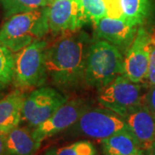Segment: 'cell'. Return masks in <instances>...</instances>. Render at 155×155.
<instances>
[{
  "instance_id": "12",
  "label": "cell",
  "mask_w": 155,
  "mask_h": 155,
  "mask_svg": "<svg viewBox=\"0 0 155 155\" xmlns=\"http://www.w3.org/2000/svg\"><path fill=\"white\" fill-rule=\"evenodd\" d=\"M129 131L146 151L155 142V115L145 104L136 106L123 116Z\"/></svg>"
},
{
  "instance_id": "10",
  "label": "cell",
  "mask_w": 155,
  "mask_h": 155,
  "mask_svg": "<svg viewBox=\"0 0 155 155\" xmlns=\"http://www.w3.org/2000/svg\"><path fill=\"white\" fill-rule=\"evenodd\" d=\"M149 66V33L144 28L136 31L123 59V74L132 82L144 84Z\"/></svg>"
},
{
  "instance_id": "22",
  "label": "cell",
  "mask_w": 155,
  "mask_h": 155,
  "mask_svg": "<svg viewBox=\"0 0 155 155\" xmlns=\"http://www.w3.org/2000/svg\"><path fill=\"white\" fill-rule=\"evenodd\" d=\"M107 8V16L115 18H122L120 0H103Z\"/></svg>"
},
{
  "instance_id": "9",
  "label": "cell",
  "mask_w": 155,
  "mask_h": 155,
  "mask_svg": "<svg viewBox=\"0 0 155 155\" xmlns=\"http://www.w3.org/2000/svg\"><path fill=\"white\" fill-rule=\"evenodd\" d=\"M90 106L84 100L67 101L48 120L32 128L34 136L42 142L68 127H72Z\"/></svg>"
},
{
  "instance_id": "20",
  "label": "cell",
  "mask_w": 155,
  "mask_h": 155,
  "mask_svg": "<svg viewBox=\"0 0 155 155\" xmlns=\"http://www.w3.org/2000/svg\"><path fill=\"white\" fill-rule=\"evenodd\" d=\"M15 56L11 50L0 42V82L9 83L13 78Z\"/></svg>"
},
{
  "instance_id": "11",
  "label": "cell",
  "mask_w": 155,
  "mask_h": 155,
  "mask_svg": "<svg viewBox=\"0 0 155 155\" xmlns=\"http://www.w3.org/2000/svg\"><path fill=\"white\" fill-rule=\"evenodd\" d=\"M94 24L95 40H103L115 46L122 53L127 52L136 34V28L123 18L104 17Z\"/></svg>"
},
{
  "instance_id": "25",
  "label": "cell",
  "mask_w": 155,
  "mask_h": 155,
  "mask_svg": "<svg viewBox=\"0 0 155 155\" xmlns=\"http://www.w3.org/2000/svg\"><path fill=\"white\" fill-rule=\"evenodd\" d=\"M145 155H155V142L147 150L144 151Z\"/></svg>"
},
{
  "instance_id": "7",
  "label": "cell",
  "mask_w": 155,
  "mask_h": 155,
  "mask_svg": "<svg viewBox=\"0 0 155 155\" xmlns=\"http://www.w3.org/2000/svg\"><path fill=\"white\" fill-rule=\"evenodd\" d=\"M67 101L64 95L52 87H39L26 96L22 121L34 128L44 122Z\"/></svg>"
},
{
  "instance_id": "15",
  "label": "cell",
  "mask_w": 155,
  "mask_h": 155,
  "mask_svg": "<svg viewBox=\"0 0 155 155\" xmlns=\"http://www.w3.org/2000/svg\"><path fill=\"white\" fill-rule=\"evenodd\" d=\"M102 147L104 155H140L144 150L129 130H122L104 139Z\"/></svg>"
},
{
  "instance_id": "3",
  "label": "cell",
  "mask_w": 155,
  "mask_h": 155,
  "mask_svg": "<svg viewBox=\"0 0 155 155\" xmlns=\"http://www.w3.org/2000/svg\"><path fill=\"white\" fill-rule=\"evenodd\" d=\"M122 53L108 41L94 40L89 49L84 82L89 86L103 89L117 76L123 74Z\"/></svg>"
},
{
  "instance_id": "21",
  "label": "cell",
  "mask_w": 155,
  "mask_h": 155,
  "mask_svg": "<svg viewBox=\"0 0 155 155\" xmlns=\"http://www.w3.org/2000/svg\"><path fill=\"white\" fill-rule=\"evenodd\" d=\"M155 84V29L149 33V66L148 73L144 85L147 88L153 86Z\"/></svg>"
},
{
  "instance_id": "4",
  "label": "cell",
  "mask_w": 155,
  "mask_h": 155,
  "mask_svg": "<svg viewBox=\"0 0 155 155\" xmlns=\"http://www.w3.org/2000/svg\"><path fill=\"white\" fill-rule=\"evenodd\" d=\"M48 42L39 40L17 52L15 56L13 80L18 90L39 87L46 81L45 54Z\"/></svg>"
},
{
  "instance_id": "23",
  "label": "cell",
  "mask_w": 155,
  "mask_h": 155,
  "mask_svg": "<svg viewBox=\"0 0 155 155\" xmlns=\"http://www.w3.org/2000/svg\"><path fill=\"white\" fill-rule=\"evenodd\" d=\"M144 104L155 115V84L150 87L148 91L146 93Z\"/></svg>"
},
{
  "instance_id": "1",
  "label": "cell",
  "mask_w": 155,
  "mask_h": 155,
  "mask_svg": "<svg viewBox=\"0 0 155 155\" xmlns=\"http://www.w3.org/2000/svg\"><path fill=\"white\" fill-rule=\"evenodd\" d=\"M91 41L82 30L61 34L48 44L45 54L47 76L61 88H72L84 81Z\"/></svg>"
},
{
  "instance_id": "14",
  "label": "cell",
  "mask_w": 155,
  "mask_h": 155,
  "mask_svg": "<svg viewBox=\"0 0 155 155\" xmlns=\"http://www.w3.org/2000/svg\"><path fill=\"white\" fill-rule=\"evenodd\" d=\"M25 97L24 92L17 89L0 99V132L6 134L19 126Z\"/></svg>"
},
{
  "instance_id": "24",
  "label": "cell",
  "mask_w": 155,
  "mask_h": 155,
  "mask_svg": "<svg viewBox=\"0 0 155 155\" xmlns=\"http://www.w3.org/2000/svg\"><path fill=\"white\" fill-rule=\"evenodd\" d=\"M0 155H6L5 134L0 132Z\"/></svg>"
},
{
  "instance_id": "13",
  "label": "cell",
  "mask_w": 155,
  "mask_h": 155,
  "mask_svg": "<svg viewBox=\"0 0 155 155\" xmlns=\"http://www.w3.org/2000/svg\"><path fill=\"white\" fill-rule=\"evenodd\" d=\"M5 137L6 155H35L41 146L29 127L17 126L5 134Z\"/></svg>"
},
{
  "instance_id": "8",
  "label": "cell",
  "mask_w": 155,
  "mask_h": 155,
  "mask_svg": "<svg viewBox=\"0 0 155 155\" xmlns=\"http://www.w3.org/2000/svg\"><path fill=\"white\" fill-rule=\"evenodd\" d=\"M45 11L49 32L53 35L77 31L87 22L78 0H53Z\"/></svg>"
},
{
  "instance_id": "2",
  "label": "cell",
  "mask_w": 155,
  "mask_h": 155,
  "mask_svg": "<svg viewBox=\"0 0 155 155\" xmlns=\"http://www.w3.org/2000/svg\"><path fill=\"white\" fill-rule=\"evenodd\" d=\"M49 32L45 7L5 19L0 28V42L12 53L41 40Z\"/></svg>"
},
{
  "instance_id": "6",
  "label": "cell",
  "mask_w": 155,
  "mask_h": 155,
  "mask_svg": "<svg viewBox=\"0 0 155 155\" xmlns=\"http://www.w3.org/2000/svg\"><path fill=\"white\" fill-rule=\"evenodd\" d=\"M72 127L81 135L101 140L122 130H129L122 116L104 107H90Z\"/></svg>"
},
{
  "instance_id": "16",
  "label": "cell",
  "mask_w": 155,
  "mask_h": 155,
  "mask_svg": "<svg viewBox=\"0 0 155 155\" xmlns=\"http://www.w3.org/2000/svg\"><path fill=\"white\" fill-rule=\"evenodd\" d=\"M122 18L133 27L141 24L150 10V0H120Z\"/></svg>"
},
{
  "instance_id": "18",
  "label": "cell",
  "mask_w": 155,
  "mask_h": 155,
  "mask_svg": "<svg viewBox=\"0 0 155 155\" xmlns=\"http://www.w3.org/2000/svg\"><path fill=\"white\" fill-rule=\"evenodd\" d=\"M45 155H99L89 140H80L59 148L48 150Z\"/></svg>"
},
{
  "instance_id": "19",
  "label": "cell",
  "mask_w": 155,
  "mask_h": 155,
  "mask_svg": "<svg viewBox=\"0 0 155 155\" xmlns=\"http://www.w3.org/2000/svg\"><path fill=\"white\" fill-rule=\"evenodd\" d=\"M84 19L87 22L95 23L107 17V8L103 0H78Z\"/></svg>"
},
{
  "instance_id": "27",
  "label": "cell",
  "mask_w": 155,
  "mask_h": 155,
  "mask_svg": "<svg viewBox=\"0 0 155 155\" xmlns=\"http://www.w3.org/2000/svg\"><path fill=\"white\" fill-rule=\"evenodd\" d=\"M140 155H145V154H144V153H142V154H140Z\"/></svg>"
},
{
  "instance_id": "17",
  "label": "cell",
  "mask_w": 155,
  "mask_h": 155,
  "mask_svg": "<svg viewBox=\"0 0 155 155\" xmlns=\"http://www.w3.org/2000/svg\"><path fill=\"white\" fill-rule=\"evenodd\" d=\"M53 0H0L5 19L19 13L43 8Z\"/></svg>"
},
{
  "instance_id": "26",
  "label": "cell",
  "mask_w": 155,
  "mask_h": 155,
  "mask_svg": "<svg viewBox=\"0 0 155 155\" xmlns=\"http://www.w3.org/2000/svg\"><path fill=\"white\" fill-rule=\"evenodd\" d=\"M1 84H4V83H2V82H0V90H1Z\"/></svg>"
},
{
  "instance_id": "5",
  "label": "cell",
  "mask_w": 155,
  "mask_h": 155,
  "mask_svg": "<svg viewBox=\"0 0 155 155\" xmlns=\"http://www.w3.org/2000/svg\"><path fill=\"white\" fill-rule=\"evenodd\" d=\"M143 87L134 83L124 74H121L107 86L101 89L97 101L104 108L123 116L130 110L144 104Z\"/></svg>"
}]
</instances>
